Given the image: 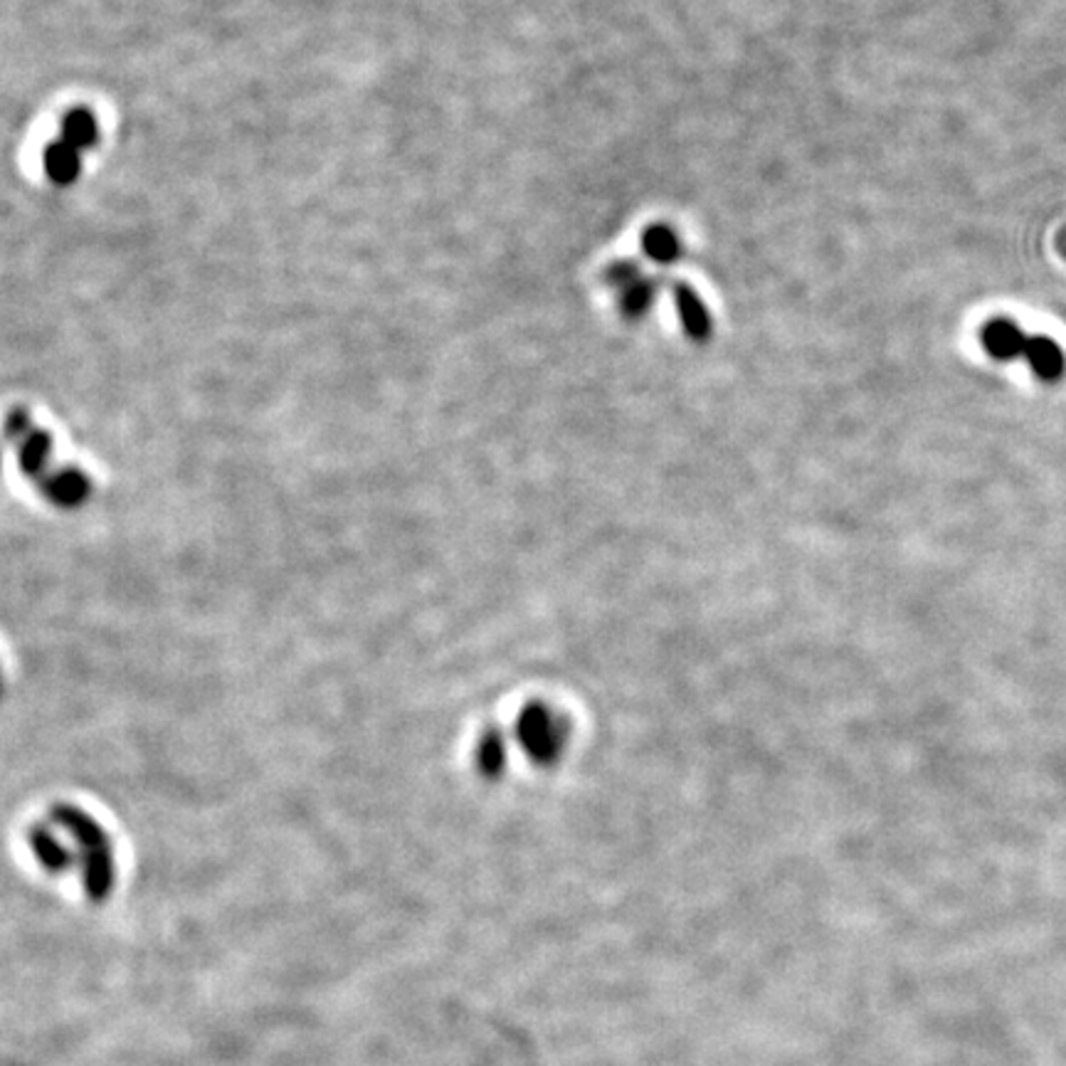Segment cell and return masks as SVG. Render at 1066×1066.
Instances as JSON below:
<instances>
[{"instance_id": "3957f363", "label": "cell", "mask_w": 1066, "mask_h": 1066, "mask_svg": "<svg viewBox=\"0 0 1066 1066\" xmlns=\"http://www.w3.org/2000/svg\"><path fill=\"white\" fill-rule=\"evenodd\" d=\"M1027 339L1030 333H1025L1009 319H993L980 329V344L995 360L1022 358Z\"/></svg>"}, {"instance_id": "9c48e42d", "label": "cell", "mask_w": 1066, "mask_h": 1066, "mask_svg": "<svg viewBox=\"0 0 1066 1066\" xmlns=\"http://www.w3.org/2000/svg\"><path fill=\"white\" fill-rule=\"evenodd\" d=\"M30 430H33L30 428V415H27V411H23V407L13 411L3 422V434H5V440H11V442H21Z\"/></svg>"}, {"instance_id": "5b68a950", "label": "cell", "mask_w": 1066, "mask_h": 1066, "mask_svg": "<svg viewBox=\"0 0 1066 1066\" xmlns=\"http://www.w3.org/2000/svg\"><path fill=\"white\" fill-rule=\"evenodd\" d=\"M52 454V438L45 430H30L25 438L17 442V467H21L27 479L40 481L48 475Z\"/></svg>"}, {"instance_id": "277c9868", "label": "cell", "mask_w": 1066, "mask_h": 1066, "mask_svg": "<svg viewBox=\"0 0 1066 1066\" xmlns=\"http://www.w3.org/2000/svg\"><path fill=\"white\" fill-rule=\"evenodd\" d=\"M1022 358L1032 366L1034 376L1044 380V383H1056L1066 370V358L1059 344L1050 336H1040V333L1027 339Z\"/></svg>"}, {"instance_id": "6da1fadb", "label": "cell", "mask_w": 1066, "mask_h": 1066, "mask_svg": "<svg viewBox=\"0 0 1066 1066\" xmlns=\"http://www.w3.org/2000/svg\"><path fill=\"white\" fill-rule=\"evenodd\" d=\"M50 820L77 842L82 857V879L89 896L105 898L114 884V851L101 824L77 805L60 802L50 808Z\"/></svg>"}, {"instance_id": "8fae6325", "label": "cell", "mask_w": 1066, "mask_h": 1066, "mask_svg": "<svg viewBox=\"0 0 1066 1066\" xmlns=\"http://www.w3.org/2000/svg\"><path fill=\"white\" fill-rule=\"evenodd\" d=\"M0 467H3V454H0Z\"/></svg>"}, {"instance_id": "ba28073f", "label": "cell", "mask_w": 1066, "mask_h": 1066, "mask_svg": "<svg viewBox=\"0 0 1066 1066\" xmlns=\"http://www.w3.org/2000/svg\"><path fill=\"white\" fill-rule=\"evenodd\" d=\"M62 142L87 151L99 144V124L89 109H72L62 119Z\"/></svg>"}, {"instance_id": "30bf717a", "label": "cell", "mask_w": 1066, "mask_h": 1066, "mask_svg": "<svg viewBox=\"0 0 1066 1066\" xmlns=\"http://www.w3.org/2000/svg\"><path fill=\"white\" fill-rule=\"evenodd\" d=\"M0 697H3V672H0Z\"/></svg>"}, {"instance_id": "52a82bcc", "label": "cell", "mask_w": 1066, "mask_h": 1066, "mask_svg": "<svg viewBox=\"0 0 1066 1066\" xmlns=\"http://www.w3.org/2000/svg\"><path fill=\"white\" fill-rule=\"evenodd\" d=\"M45 173H48V179L54 183V185H72L74 181L79 179V173H82V151H77V148L70 146V144H64V142H54L48 146V151H45Z\"/></svg>"}, {"instance_id": "7a4b0ae2", "label": "cell", "mask_w": 1066, "mask_h": 1066, "mask_svg": "<svg viewBox=\"0 0 1066 1066\" xmlns=\"http://www.w3.org/2000/svg\"><path fill=\"white\" fill-rule=\"evenodd\" d=\"M42 497L60 509H79L89 502L91 479L77 467H60L40 479Z\"/></svg>"}, {"instance_id": "8992f818", "label": "cell", "mask_w": 1066, "mask_h": 1066, "mask_svg": "<svg viewBox=\"0 0 1066 1066\" xmlns=\"http://www.w3.org/2000/svg\"><path fill=\"white\" fill-rule=\"evenodd\" d=\"M27 840H30L33 855L37 857V861H40L48 871H52V874H58V871H64L72 865L70 849L62 845V840L52 832V828H48V824H33Z\"/></svg>"}]
</instances>
